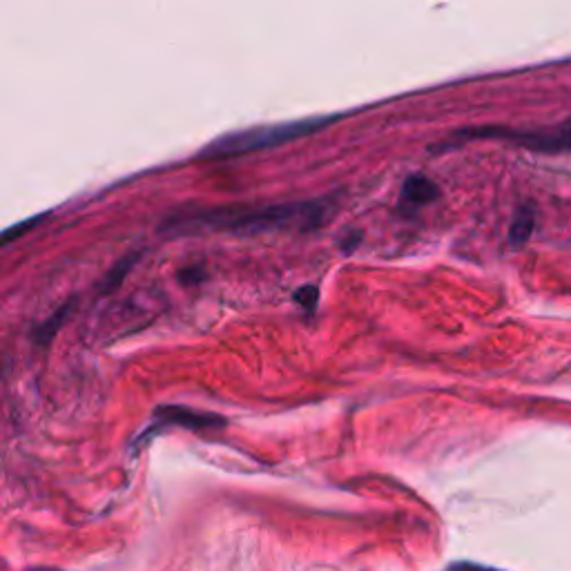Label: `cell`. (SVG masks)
<instances>
[{
	"label": "cell",
	"mask_w": 571,
	"mask_h": 571,
	"mask_svg": "<svg viewBox=\"0 0 571 571\" xmlns=\"http://www.w3.org/2000/svg\"><path fill=\"white\" fill-rule=\"evenodd\" d=\"M74 304H76V300L65 302L52 317H47V319L34 330V340H36L38 344H50V342L54 340L57 332H59V328L63 326V321L68 319V315L74 311Z\"/></svg>",
	"instance_id": "8992f818"
},
{
	"label": "cell",
	"mask_w": 571,
	"mask_h": 571,
	"mask_svg": "<svg viewBox=\"0 0 571 571\" xmlns=\"http://www.w3.org/2000/svg\"><path fill=\"white\" fill-rule=\"evenodd\" d=\"M534 210L530 206L520 208L511 221V228H509V240L513 246H522L525 242H530L532 236V230H534Z\"/></svg>",
	"instance_id": "52a82bcc"
},
{
	"label": "cell",
	"mask_w": 571,
	"mask_h": 571,
	"mask_svg": "<svg viewBox=\"0 0 571 571\" xmlns=\"http://www.w3.org/2000/svg\"><path fill=\"white\" fill-rule=\"evenodd\" d=\"M324 221L321 202L277 204L264 208H197L177 212L163 223L166 234H197L202 230H223L234 234H262L272 230H313Z\"/></svg>",
	"instance_id": "6da1fadb"
},
{
	"label": "cell",
	"mask_w": 571,
	"mask_h": 571,
	"mask_svg": "<svg viewBox=\"0 0 571 571\" xmlns=\"http://www.w3.org/2000/svg\"><path fill=\"white\" fill-rule=\"evenodd\" d=\"M440 197V187L424 174H411L402 185V202L409 206H426Z\"/></svg>",
	"instance_id": "5b68a950"
},
{
	"label": "cell",
	"mask_w": 571,
	"mask_h": 571,
	"mask_svg": "<svg viewBox=\"0 0 571 571\" xmlns=\"http://www.w3.org/2000/svg\"><path fill=\"white\" fill-rule=\"evenodd\" d=\"M163 424H179V426H187V428H195V432H202V428L223 426V420L212 413H199V411L183 409V406H161L155 411V422L146 428V434L159 432ZM146 434H141V436H146Z\"/></svg>",
	"instance_id": "277c9868"
},
{
	"label": "cell",
	"mask_w": 571,
	"mask_h": 571,
	"mask_svg": "<svg viewBox=\"0 0 571 571\" xmlns=\"http://www.w3.org/2000/svg\"><path fill=\"white\" fill-rule=\"evenodd\" d=\"M319 300V291H317V286H302V289L295 293V302L306 308V311H313L315 304Z\"/></svg>",
	"instance_id": "9c48e42d"
},
{
	"label": "cell",
	"mask_w": 571,
	"mask_h": 571,
	"mask_svg": "<svg viewBox=\"0 0 571 571\" xmlns=\"http://www.w3.org/2000/svg\"><path fill=\"white\" fill-rule=\"evenodd\" d=\"M326 125V119H311V121H297V123H281V125H264L253 127L244 132H234L223 138L212 141L210 146L202 153V157H236V155H248L264 148L279 146V143L293 141L300 136H306L319 127Z\"/></svg>",
	"instance_id": "7a4b0ae2"
},
{
	"label": "cell",
	"mask_w": 571,
	"mask_h": 571,
	"mask_svg": "<svg viewBox=\"0 0 571 571\" xmlns=\"http://www.w3.org/2000/svg\"><path fill=\"white\" fill-rule=\"evenodd\" d=\"M206 277L204 268L202 266H190V268H183L179 272V279L185 283V286H195L197 281H202Z\"/></svg>",
	"instance_id": "30bf717a"
},
{
	"label": "cell",
	"mask_w": 571,
	"mask_h": 571,
	"mask_svg": "<svg viewBox=\"0 0 571 571\" xmlns=\"http://www.w3.org/2000/svg\"><path fill=\"white\" fill-rule=\"evenodd\" d=\"M462 136H475V138H509L518 146H525L536 153H571V119L549 127V130H536V132H513L502 127H485V130H469L462 132Z\"/></svg>",
	"instance_id": "3957f363"
},
{
	"label": "cell",
	"mask_w": 571,
	"mask_h": 571,
	"mask_svg": "<svg viewBox=\"0 0 571 571\" xmlns=\"http://www.w3.org/2000/svg\"><path fill=\"white\" fill-rule=\"evenodd\" d=\"M136 259H138V253L123 257V259L108 272V277L101 281V289H104V291H114L117 286L123 281V277L130 272V266H132Z\"/></svg>",
	"instance_id": "ba28073f"
}]
</instances>
